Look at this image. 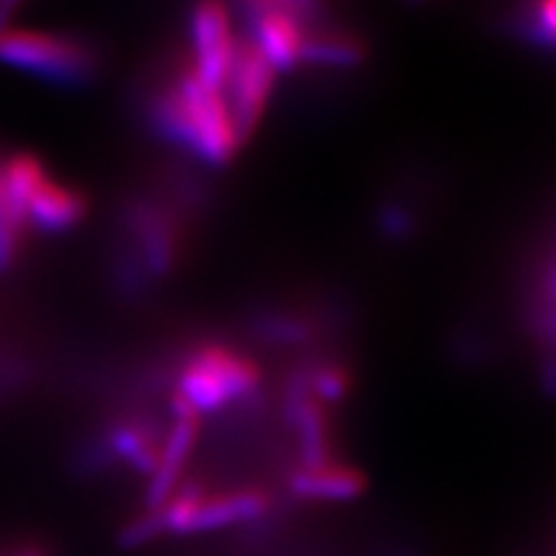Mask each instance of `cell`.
<instances>
[{"label":"cell","mask_w":556,"mask_h":556,"mask_svg":"<svg viewBox=\"0 0 556 556\" xmlns=\"http://www.w3.org/2000/svg\"><path fill=\"white\" fill-rule=\"evenodd\" d=\"M20 556H45V552H40L38 547H30V549H24Z\"/></svg>","instance_id":"19"},{"label":"cell","mask_w":556,"mask_h":556,"mask_svg":"<svg viewBox=\"0 0 556 556\" xmlns=\"http://www.w3.org/2000/svg\"><path fill=\"white\" fill-rule=\"evenodd\" d=\"M531 33L541 42L556 47V0H535Z\"/></svg>","instance_id":"17"},{"label":"cell","mask_w":556,"mask_h":556,"mask_svg":"<svg viewBox=\"0 0 556 556\" xmlns=\"http://www.w3.org/2000/svg\"><path fill=\"white\" fill-rule=\"evenodd\" d=\"M290 490L294 496L311 501H351L367 490V478L343 466L304 468L290 478Z\"/></svg>","instance_id":"9"},{"label":"cell","mask_w":556,"mask_h":556,"mask_svg":"<svg viewBox=\"0 0 556 556\" xmlns=\"http://www.w3.org/2000/svg\"><path fill=\"white\" fill-rule=\"evenodd\" d=\"M348 374L337 367V364H323L316 371H313L311 380L306 382L308 390L325 399V402H339V399L348 392Z\"/></svg>","instance_id":"16"},{"label":"cell","mask_w":556,"mask_h":556,"mask_svg":"<svg viewBox=\"0 0 556 556\" xmlns=\"http://www.w3.org/2000/svg\"><path fill=\"white\" fill-rule=\"evenodd\" d=\"M253 42L267 63L281 73H288L302 63L306 30L298 14L288 10L269 8L253 14Z\"/></svg>","instance_id":"7"},{"label":"cell","mask_w":556,"mask_h":556,"mask_svg":"<svg viewBox=\"0 0 556 556\" xmlns=\"http://www.w3.org/2000/svg\"><path fill=\"white\" fill-rule=\"evenodd\" d=\"M24 225L26 220L14 212L3 179H0V269H8L20 255Z\"/></svg>","instance_id":"14"},{"label":"cell","mask_w":556,"mask_h":556,"mask_svg":"<svg viewBox=\"0 0 556 556\" xmlns=\"http://www.w3.org/2000/svg\"><path fill=\"white\" fill-rule=\"evenodd\" d=\"M190 33L195 49V75L214 89H223L235 59L237 38L230 14L220 0H200L190 14Z\"/></svg>","instance_id":"5"},{"label":"cell","mask_w":556,"mask_h":556,"mask_svg":"<svg viewBox=\"0 0 556 556\" xmlns=\"http://www.w3.org/2000/svg\"><path fill=\"white\" fill-rule=\"evenodd\" d=\"M257 364L225 345H204L188 357L177 382V394L200 413H216L260 388Z\"/></svg>","instance_id":"2"},{"label":"cell","mask_w":556,"mask_h":556,"mask_svg":"<svg viewBox=\"0 0 556 556\" xmlns=\"http://www.w3.org/2000/svg\"><path fill=\"white\" fill-rule=\"evenodd\" d=\"M267 508L269 496L255 490H243L225 496H206L198 506L193 521H190V533L232 527L237 521H247L265 515Z\"/></svg>","instance_id":"10"},{"label":"cell","mask_w":556,"mask_h":556,"mask_svg":"<svg viewBox=\"0 0 556 556\" xmlns=\"http://www.w3.org/2000/svg\"><path fill=\"white\" fill-rule=\"evenodd\" d=\"M86 212L89 200L79 190L45 177L26 202V223L30 220V225L45 232H63L75 228Z\"/></svg>","instance_id":"8"},{"label":"cell","mask_w":556,"mask_h":556,"mask_svg":"<svg viewBox=\"0 0 556 556\" xmlns=\"http://www.w3.org/2000/svg\"><path fill=\"white\" fill-rule=\"evenodd\" d=\"M172 415H174V425L167 433V441L161 450V459L155 471L149 478L147 486V510H161L174 490L179 486L184 466L188 457L193 455L195 443H198V433H200V415L186 404V399L174 392L172 396Z\"/></svg>","instance_id":"6"},{"label":"cell","mask_w":556,"mask_h":556,"mask_svg":"<svg viewBox=\"0 0 556 556\" xmlns=\"http://www.w3.org/2000/svg\"><path fill=\"white\" fill-rule=\"evenodd\" d=\"M163 533H165V525H163L161 510H147L139 517L130 519L128 525L118 531V545L124 549H137V547L149 545Z\"/></svg>","instance_id":"15"},{"label":"cell","mask_w":556,"mask_h":556,"mask_svg":"<svg viewBox=\"0 0 556 556\" xmlns=\"http://www.w3.org/2000/svg\"><path fill=\"white\" fill-rule=\"evenodd\" d=\"M153 124L202 161L225 165L235 159L241 147L228 100L220 89L204 84L193 65L174 79L167 89L153 100Z\"/></svg>","instance_id":"1"},{"label":"cell","mask_w":556,"mask_h":556,"mask_svg":"<svg viewBox=\"0 0 556 556\" xmlns=\"http://www.w3.org/2000/svg\"><path fill=\"white\" fill-rule=\"evenodd\" d=\"M108 447L114 457L124 459L132 468V471L149 476V478L155 471V466H159V459H161V450L153 447L147 433L137 427H130V425L112 427V431L108 433Z\"/></svg>","instance_id":"12"},{"label":"cell","mask_w":556,"mask_h":556,"mask_svg":"<svg viewBox=\"0 0 556 556\" xmlns=\"http://www.w3.org/2000/svg\"><path fill=\"white\" fill-rule=\"evenodd\" d=\"M47 177V169L38 155L14 153L8 163L0 165V179H3L5 193L14 212L26 220V202L35 188Z\"/></svg>","instance_id":"11"},{"label":"cell","mask_w":556,"mask_h":556,"mask_svg":"<svg viewBox=\"0 0 556 556\" xmlns=\"http://www.w3.org/2000/svg\"><path fill=\"white\" fill-rule=\"evenodd\" d=\"M22 0H0V33L10 28V20L14 16L16 8H20Z\"/></svg>","instance_id":"18"},{"label":"cell","mask_w":556,"mask_h":556,"mask_svg":"<svg viewBox=\"0 0 556 556\" xmlns=\"http://www.w3.org/2000/svg\"><path fill=\"white\" fill-rule=\"evenodd\" d=\"M364 59V47L343 33H318L306 35L302 61L329 65V67H351Z\"/></svg>","instance_id":"13"},{"label":"cell","mask_w":556,"mask_h":556,"mask_svg":"<svg viewBox=\"0 0 556 556\" xmlns=\"http://www.w3.org/2000/svg\"><path fill=\"white\" fill-rule=\"evenodd\" d=\"M274 77L276 70L267 63L263 54H260L255 42L237 40L230 73L223 86V91L228 89V93L223 96L228 100V108L241 142L253 135L260 118H263L267 100L274 89Z\"/></svg>","instance_id":"4"},{"label":"cell","mask_w":556,"mask_h":556,"mask_svg":"<svg viewBox=\"0 0 556 556\" xmlns=\"http://www.w3.org/2000/svg\"><path fill=\"white\" fill-rule=\"evenodd\" d=\"M0 61L63 86L91 81L98 70V54L91 45L70 35L28 28L0 33Z\"/></svg>","instance_id":"3"}]
</instances>
